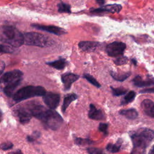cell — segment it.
Segmentation results:
<instances>
[{
  "mask_svg": "<svg viewBox=\"0 0 154 154\" xmlns=\"http://www.w3.org/2000/svg\"><path fill=\"white\" fill-rule=\"evenodd\" d=\"M31 112L33 117L42 121L48 128L55 131L63 122L61 116L55 111L47 109L43 105L34 103L31 108Z\"/></svg>",
  "mask_w": 154,
  "mask_h": 154,
  "instance_id": "1",
  "label": "cell"
},
{
  "mask_svg": "<svg viewBox=\"0 0 154 154\" xmlns=\"http://www.w3.org/2000/svg\"><path fill=\"white\" fill-rule=\"evenodd\" d=\"M133 149L131 154H144L146 149L154 138V131L142 128L133 131L131 134Z\"/></svg>",
  "mask_w": 154,
  "mask_h": 154,
  "instance_id": "2",
  "label": "cell"
},
{
  "mask_svg": "<svg viewBox=\"0 0 154 154\" xmlns=\"http://www.w3.org/2000/svg\"><path fill=\"white\" fill-rule=\"evenodd\" d=\"M2 31L5 43L15 48L23 45V35L16 27L11 25H5L2 26Z\"/></svg>",
  "mask_w": 154,
  "mask_h": 154,
  "instance_id": "3",
  "label": "cell"
},
{
  "mask_svg": "<svg viewBox=\"0 0 154 154\" xmlns=\"http://www.w3.org/2000/svg\"><path fill=\"white\" fill-rule=\"evenodd\" d=\"M23 35V44L26 45L45 48L51 46L54 43L51 38L38 32H29L24 33Z\"/></svg>",
  "mask_w": 154,
  "mask_h": 154,
  "instance_id": "4",
  "label": "cell"
},
{
  "mask_svg": "<svg viewBox=\"0 0 154 154\" xmlns=\"http://www.w3.org/2000/svg\"><path fill=\"white\" fill-rule=\"evenodd\" d=\"M46 93L42 86L29 85L24 87L17 91L13 96L15 101L19 102L35 96H43Z\"/></svg>",
  "mask_w": 154,
  "mask_h": 154,
  "instance_id": "5",
  "label": "cell"
},
{
  "mask_svg": "<svg viewBox=\"0 0 154 154\" xmlns=\"http://www.w3.org/2000/svg\"><path fill=\"white\" fill-rule=\"evenodd\" d=\"M126 48V45L123 42H113L106 46V52L109 57H119L123 54Z\"/></svg>",
  "mask_w": 154,
  "mask_h": 154,
  "instance_id": "6",
  "label": "cell"
},
{
  "mask_svg": "<svg viewBox=\"0 0 154 154\" xmlns=\"http://www.w3.org/2000/svg\"><path fill=\"white\" fill-rule=\"evenodd\" d=\"M23 73L19 70H14L5 73L0 78V84L4 87L19 79H22Z\"/></svg>",
  "mask_w": 154,
  "mask_h": 154,
  "instance_id": "7",
  "label": "cell"
},
{
  "mask_svg": "<svg viewBox=\"0 0 154 154\" xmlns=\"http://www.w3.org/2000/svg\"><path fill=\"white\" fill-rule=\"evenodd\" d=\"M43 100L50 109H55L59 105L60 95L52 92H46L43 96Z\"/></svg>",
  "mask_w": 154,
  "mask_h": 154,
  "instance_id": "8",
  "label": "cell"
},
{
  "mask_svg": "<svg viewBox=\"0 0 154 154\" xmlns=\"http://www.w3.org/2000/svg\"><path fill=\"white\" fill-rule=\"evenodd\" d=\"M122 9V6L120 4H108L106 5H102L97 8H91L90 12L94 14H99L103 13H119Z\"/></svg>",
  "mask_w": 154,
  "mask_h": 154,
  "instance_id": "9",
  "label": "cell"
},
{
  "mask_svg": "<svg viewBox=\"0 0 154 154\" xmlns=\"http://www.w3.org/2000/svg\"><path fill=\"white\" fill-rule=\"evenodd\" d=\"M31 26L37 29L45 31L57 35H61L66 34V31L62 28L54 25H45L40 24H32Z\"/></svg>",
  "mask_w": 154,
  "mask_h": 154,
  "instance_id": "10",
  "label": "cell"
},
{
  "mask_svg": "<svg viewBox=\"0 0 154 154\" xmlns=\"http://www.w3.org/2000/svg\"><path fill=\"white\" fill-rule=\"evenodd\" d=\"M15 112L19 122L22 124L28 123L32 117L26 106L19 107L15 110Z\"/></svg>",
  "mask_w": 154,
  "mask_h": 154,
  "instance_id": "11",
  "label": "cell"
},
{
  "mask_svg": "<svg viewBox=\"0 0 154 154\" xmlns=\"http://www.w3.org/2000/svg\"><path fill=\"white\" fill-rule=\"evenodd\" d=\"M79 78V75L72 73H67L62 75L61 81L64 84V90H69L72 86V84L77 81Z\"/></svg>",
  "mask_w": 154,
  "mask_h": 154,
  "instance_id": "12",
  "label": "cell"
},
{
  "mask_svg": "<svg viewBox=\"0 0 154 154\" xmlns=\"http://www.w3.org/2000/svg\"><path fill=\"white\" fill-rule=\"evenodd\" d=\"M99 45V42L94 41H81L78 44L79 48L81 51L87 52H94Z\"/></svg>",
  "mask_w": 154,
  "mask_h": 154,
  "instance_id": "13",
  "label": "cell"
},
{
  "mask_svg": "<svg viewBox=\"0 0 154 154\" xmlns=\"http://www.w3.org/2000/svg\"><path fill=\"white\" fill-rule=\"evenodd\" d=\"M144 112L148 116L154 118V102L150 99H144L141 103Z\"/></svg>",
  "mask_w": 154,
  "mask_h": 154,
  "instance_id": "14",
  "label": "cell"
},
{
  "mask_svg": "<svg viewBox=\"0 0 154 154\" xmlns=\"http://www.w3.org/2000/svg\"><path fill=\"white\" fill-rule=\"evenodd\" d=\"M88 117L93 120H101L105 119V116L101 109H97L93 104H90L88 111Z\"/></svg>",
  "mask_w": 154,
  "mask_h": 154,
  "instance_id": "15",
  "label": "cell"
},
{
  "mask_svg": "<svg viewBox=\"0 0 154 154\" xmlns=\"http://www.w3.org/2000/svg\"><path fill=\"white\" fill-rule=\"evenodd\" d=\"M22 80V78L19 79L12 83H10L5 85L4 88V92L5 94V95L7 96L8 97L13 96L14 94V90L20 85Z\"/></svg>",
  "mask_w": 154,
  "mask_h": 154,
  "instance_id": "16",
  "label": "cell"
},
{
  "mask_svg": "<svg viewBox=\"0 0 154 154\" xmlns=\"http://www.w3.org/2000/svg\"><path fill=\"white\" fill-rule=\"evenodd\" d=\"M134 85L138 87H144L154 85V81L153 80H143L140 75L136 76L132 80Z\"/></svg>",
  "mask_w": 154,
  "mask_h": 154,
  "instance_id": "17",
  "label": "cell"
},
{
  "mask_svg": "<svg viewBox=\"0 0 154 154\" xmlns=\"http://www.w3.org/2000/svg\"><path fill=\"white\" fill-rule=\"evenodd\" d=\"M77 98H78V96L75 93H70L66 95L64 98L63 103L61 108L62 111L64 112L67 109V107L69 106V105H70V103L73 101H74L75 100H76Z\"/></svg>",
  "mask_w": 154,
  "mask_h": 154,
  "instance_id": "18",
  "label": "cell"
},
{
  "mask_svg": "<svg viewBox=\"0 0 154 154\" xmlns=\"http://www.w3.org/2000/svg\"><path fill=\"white\" fill-rule=\"evenodd\" d=\"M119 114L125 116L126 118L131 120L135 119L138 115L137 111L134 108L122 109L119 111Z\"/></svg>",
  "mask_w": 154,
  "mask_h": 154,
  "instance_id": "19",
  "label": "cell"
},
{
  "mask_svg": "<svg viewBox=\"0 0 154 154\" xmlns=\"http://www.w3.org/2000/svg\"><path fill=\"white\" fill-rule=\"evenodd\" d=\"M46 64L48 65H49V66L52 67H54L56 69L62 70L66 67V66L67 64V62H66L65 59L61 58V59L57 60L54 61L46 63Z\"/></svg>",
  "mask_w": 154,
  "mask_h": 154,
  "instance_id": "20",
  "label": "cell"
},
{
  "mask_svg": "<svg viewBox=\"0 0 154 154\" xmlns=\"http://www.w3.org/2000/svg\"><path fill=\"white\" fill-rule=\"evenodd\" d=\"M110 74L111 76H112V78L117 81H120V82H122L125 81L128 78H129L131 75V72H125V73H116L114 72L111 71L110 72Z\"/></svg>",
  "mask_w": 154,
  "mask_h": 154,
  "instance_id": "21",
  "label": "cell"
},
{
  "mask_svg": "<svg viewBox=\"0 0 154 154\" xmlns=\"http://www.w3.org/2000/svg\"><path fill=\"white\" fill-rule=\"evenodd\" d=\"M122 144V141L121 139H119L115 144H108L106 148L108 151L111 153H117L120 150V147Z\"/></svg>",
  "mask_w": 154,
  "mask_h": 154,
  "instance_id": "22",
  "label": "cell"
},
{
  "mask_svg": "<svg viewBox=\"0 0 154 154\" xmlns=\"http://www.w3.org/2000/svg\"><path fill=\"white\" fill-rule=\"evenodd\" d=\"M136 96V93L134 91H129L123 97V99L121 101V104L122 105H126L129 103L132 102Z\"/></svg>",
  "mask_w": 154,
  "mask_h": 154,
  "instance_id": "23",
  "label": "cell"
},
{
  "mask_svg": "<svg viewBox=\"0 0 154 154\" xmlns=\"http://www.w3.org/2000/svg\"><path fill=\"white\" fill-rule=\"evenodd\" d=\"M58 11L60 13H70V5L68 4L60 2L58 4Z\"/></svg>",
  "mask_w": 154,
  "mask_h": 154,
  "instance_id": "24",
  "label": "cell"
},
{
  "mask_svg": "<svg viewBox=\"0 0 154 154\" xmlns=\"http://www.w3.org/2000/svg\"><path fill=\"white\" fill-rule=\"evenodd\" d=\"M84 78L87 81H88L90 83H91L92 85H94L95 87H97V88H99L100 87V84H99V82L97 81V80L93 77L90 74H87V73H85L84 74Z\"/></svg>",
  "mask_w": 154,
  "mask_h": 154,
  "instance_id": "25",
  "label": "cell"
},
{
  "mask_svg": "<svg viewBox=\"0 0 154 154\" xmlns=\"http://www.w3.org/2000/svg\"><path fill=\"white\" fill-rule=\"evenodd\" d=\"M112 94L115 96H119L123 95L126 94L128 91V90L123 88V87H118V88H114V87H111Z\"/></svg>",
  "mask_w": 154,
  "mask_h": 154,
  "instance_id": "26",
  "label": "cell"
},
{
  "mask_svg": "<svg viewBox=\"0 0 154 154\" xmlns=\"http://www.w3.org/2000/svg\"><path fill=\"white\" fill-rule=\"evenodd\" d=\"M128 59L126 57L120 56L114 61V63L117 66H121V65L126 64L128 63Z\"/></svg>",
  "mask_w": 154,
  "mask_h": 154,
  "instance_id": "27",
  "label": "cell"
},
{
  "mask_svg": "<svg viewBox=\"0 0 154 154\" xmlns=\"http://www.w3.org/2000/svg\"><path fill=\"white\" fill-rule=\"evenodd\" d=\"M87 150L89 154H106L102 149L96 147H89Z\"/></svg>",
  "mask_w": 154,
  "mask_h": 154,
  "instance_id": "28",
  "label": "cell"
},
{
  "mask_svg": "<svg viewBox=\"0 0 154 154\" xmlns=\"http://www.w3.org/2000/svg\"><path fill=\"white\" fill-rule=\"evenodd\" d=\"M13 52V49L12 48L6 45H0V53L10 54V53H12Z\"/></svg>",
  "mask_w": 154,
  "mask_h": 154,
  "instance_id": "29",
  "label": "cell"
},
{
  "mask_svg": "<svg viewBox=\"0 0 154 154\" xmlns=\"http://www.w3.org/2000/svg\"><path fill=\"white\" fill-rule=\"evenodd\" d=\"M13 147V143H11V142H10V141L3 143H2V144H1V146H0L1 149H2V150H7L10 149H11Z\"/></svg>",
  "mask_w": 154,
  "mask_h": 154,
  "instance_id": "30",
  "label": "cell"
},
{
  "mask_svg": "<svg viewBox=\"0 0 154 154\" xmlns=\"http://www.w3.org/2000/svg\"><path fill=\"white\" fill-rule=\"evenodd\" d=\"M108 124L100 123L99 126V129L100 131L102 132L104 134L106 135L108 134Z\"/></svg>",
  "mask_w": 154,
  "mask_h": 154,
  "instance_id": "31",
  "label": "cell"
},
{
  "mask_svg": "<svg viewBox=\"0 0 154 154\" xmlns=\"http://www.w3.org/2000/svg\"><path fill=\"white\" fill-rule=\"evenodd\" d=\"M75 143L78 145H82L85 144H90L92 143V141H91L88 139H82V138H76Z\"/></svg>",
  "mask_w": 154,
  "mask_h": 154,
  "instance_id": "32",
  "label": "cell"
},
{
  "mask_svg": "<svg viewBox=\"0 0 154 154\" xmlns=\"http://www.w3.org/2000/svg\"><path fill=\"white\" fill-rule=\"evenodd\" d=\"M140 93H154V87L150 88H146L144 90H142L140 91Z\"/></svg>",
  "mask_w": 154,
  "mask_h": 154,
  "instance_id": "33",
  "label": "cell"
},
{
  "mask_svg": "<svg viewBox=\"0 0 154 154\" xmlns=\"http://www.w3.org/2000/svg\"><path fill=\"white\" fill-rule=\"evenodd\" d=\"M40 135H41V134H40V132H38V131H34V132H33L32 135H31V136H32L34 139H35V138H39V137H40Z\"/></svg>",
  "mask_w": 154,
  "mask_h": 154,
  "instance_id": "34",
  "label": "cell"
},
{
  "mask_svg": "<svg viewBox=\"0 0 154 154\" xmlns=\"http://www.w3.org/2000/svg\"><path fill=\"white\" fill-rule=\"evenodd\" d=\"M4 67H5V65H4V62L0 61V75L3 72V70L4 69Z\"/></svg>",
  "mask_w": 154,
  "mask_h": 154,
  "instance_id": "35",
  "label": "cell"
},
{
  "mask_svg": "<svg viewBox=\"0 0 154 154\" xmlns=\"http://www.w3.org/2000/svg\"><path fill=\"white\" fill-rule=\"evenodd\" d=\"M95 1L100 6H102L103 5H104L105 2V0H95Z\"/></svg>",
  "mask_w": 154,
  "mask_h": 154,
  "instance_id": "36",
  "label": "cell"
},
{
  "mask_svg": "<svg viewBox=\"0 0 154 154\" xmlns=\"http://www.w3.org/2000/svg\"><path fill=\"white\" fill-rule=\"evenodd\" d=\"M26 139L29 142H33L35 140V139L31 135H28L26 137Z\"/></svg>",
  "mask_w": 154,
  "mask_h": 154,
  "instance_id": "37",
  "label": "cell"
},
{
  "mask_svg": "<svg viewBox=\"0 0 154 154\" xmlns=\"http://www.w3.org/2000/svg\"><path fill=\"white\" fill-rule=\"evenodd\" d=\"M9 154H23V153L22 152V151L20 150L19 149V150H17L16 151L10 152V153H9Z\"/></svg>",
  "mask_w": 154,
  "mask_h": 154,
  "instance_id": "38",
  "label": "cell"
},
{
  "mask_svg": "<svg viewBox=\"0 0 154 154\" xmlns=\"http://www.w3.org/2000/svg\"><path fill=\"white\" fill-rule=\"evenodd\" d=\"M149 154H154V146H153V147H152V149L149 151Z\"/></svg>",
  "mask_w": 154,
  "mask_h": 154,
  "instance_id": "39",
  "label": "cell"
},
{
  "mask_svg": "<svg viewBox=\"0 0 154 154\" xmlns=\"http://www.w3.org/2000/svg\"><path fill=\"white\" fill-rule=\"evenodd\" d=\"M132 61L134 63V64L135 65H136L137 64V61L135 60H134V59H132Z\"/></svg>",
  "mask_w": 154,
  "mask_h": 154,
  "instance_id": "40",
  "label": "cell"
},
{
  "mask_svg": "<svg viewBox=\"0 0 154 154\" xmlns=\"http://www.w3.org/2000/svg\"><path fill=\"white\" fill-rule=\"evenodd\" d=\"M2 112H1V111L0 109V121H1V118H2Z\"/></svg>",
  "mask_w": 154,
  "mask_h": 154,
  "instance_id": "41",
  "label": "cell"
}]
</instances>
